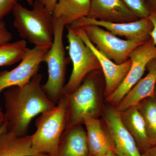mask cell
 <instances>
[{
	"mask_svg": "<svg viewBox=\"0 0 156 156\" xmlns=\"http://www.w3.org/2000/svg\"><path fill=\"white\" fill-rule=\"evenodd\" d=\"M42 80V75L37 73L25 86L4 91V115L9 132L17 136L27 135L34 118L56 105L43 90Z\"/></svg>",
	"mask_w": 156,
	"mask_h": 156,
	"instance_id": "6da1fadb",
	"label": "cell"
},
{
	"mask_svg": "<svg viewBox=\"0 0 156 156\" xmlns=\"http://www.w3.org/2000/svg\"><path fill=\"white\" fill-rule=\"evenodd\" d=\"M31 10L17 3L12 13L13 26L23 40L35 47L49 49L54 39V18L39 0H35Z\"/></svg>",
	"mask_w": 156,
	"mask_h": 156,
	"instance_id": "7a4b0ae2",
	"label": "cell"
},
{
	"mask_svg": "<svg viewBox=\"0 0 156 156\" xmlns=\"http://www.w3.org/2000/svg\"><path fill=\"white\" fill-rule=\"evenodd\" d=\"M67 97L63 94L53 108L42 113L36 120L35 132L31 135L32 147L37 153L54 156L66 128Z\"/></svg>",
	"mask_w": 156,
	"mask_h": 156,
	"instance_id": "3957f363",
	"label": "cell"
},
{
	"mask_svg": "<svg viewBox=\"0 0 156 156\" xmlns=\"http://www.w3.org/2000/svg\"><path fill=\"white\" fill-rule=\"evenodd\" d=\"M97 71L89 73L67 97L66 128L83 125L89 118H96L101 111L100 84Z\"/></svg>",
	"mask_w": 156,
	"mask_h": 156,
	"instance_id": "277c9868",
	"label": "cell"
},
{
	"mask_svg": "<svg viewBox=\"0 0 156 156\" xmlns=\"http://www.w3.org/2000/svg\"><path fill=\"white\" fill-rule=\"evenodd\" d=\"M66 26L64 20L54 18V39L53 44L45 54L44 62L48 66V76L42 87L52 102L58 103L63 96L67 58L63 43V31Z\"/></svg>",
	"mask_w": 156,
	"mask_h": 156,
	"instance_id": "5b68a950",
	"label": "cell"
},
{
	"mask_svg": "<svg viewBox=\"0 0 156 156\" xmlns=\"http://www.w3.org/2000/svg\"><path fill=\"white\" fill-rule=\"evenodd\" d=\"M66 27L69 53L73 66L70 76L64 88L63 94L68 95L81 85L89 73L101 69L98 59L92 50L77 34L74 29Z\"/></svg>",
	"mask_w": 156,
	"mask_h": 156,
	"instance_id": "8992f818",
	"label": "cell"
},
{
	"mask_svg": "<svg viewBox=\"0 0 156 156\" xmlns=\"http://www.w3.org/2000/svg\"><path fill=\"white\" fill-rule=\"evenodd\" d=\"M80 28L83 30L98 50L116 64H122L127 61L131 52L142 44L119 38L98 26L87 25Z\"/></svg>",
	"mask_w": 156,
	"mask_h": 156,
	"instance_id": "52a82bcc",
	"label": "cell"
},
{
	"mask_svg": "<svg viewBox=\"0 0 156 156\" xmlns=\"http://www.w3.org/2000/svg\"><path fill=\"white\" fill-rule=\"evenodd\" d=\"M155 57L156 46L151 39L133 50L129 55L131 63L128 74L115 91L105 98L106 101L112 106H116L142 78L148 63Z\"/></svg>",
	"mask_w": 156,
	"mask_h": 156,
	"instance_id": "ba28073f",
	"label": "cell"
},
{
	"mask_svg": "<svg viewBox=\"0 0 156 156\" xmlns=\"http://www.w3.org/2000/svg\"><path fill=\"white\" fill-rule=\"evenodd\" d=\"M98 26L116 36L124 37L126 40L143 44L151 39L153 28L152 23L148 17L128 23H112L101 21L85 17L78 20L70 25L71 28H79L84 26Z\"/></svg>",
	"mask_w": 156,
	"mask_h": 156,
	"instance_id": "9c48e42d",
	"label": "cell"
},
{
	"mask_svg": "<svg viewBox=\"0 0 156 156\" xmlns=\"http://www.w3.org/2000/svg\"><path fill=\"white\" fill-rule=\"evenodd\" d=\"M48 50L47 48L34 47L27 48L24 57L18 66L10 71L0 73V93L9 87H22L30 82L38 73L40 65Z\"/></svg>",
	"mask_w": 156,
	"mask_h": 156,
	"instance_id": "30bf717a",
	"label": "cell"
},
{
	"mask_svg": "<svg viewBox=\"0 0 156 156\" xmlns=\"http://www.w3.org/2000/svg\"><path fill=\"white\" fill-rule=\"evenodd\" d=\"M104 120L119 156H142L134 137L123 125L120 112L114 106H107Z\"/></svg>",
	"mask_w": 156,
	"mask_h": 156,
	"instance_id": "8fae6325",
	"label": "cell"
},
{
	"mask_svg": "<svg viewBox=\"0 0 156 156\" xmlns=\"http://www.w3.org/2000/svg\"><path fill=\"white\" fill-rule=\"evenodd\" d=\"M74 30L77 34L92 50L98 59L105 79L104 97H108L115 91L124 80L131 68V60L129 58L124 63L116 64L98 50L90 41L83 29L79 28Z\"/></svg>",
	"mask_w": 156,
	"mask_h": 156,
	"instance_id": "7c38bea8",
	"label": "cell"
},
{
	"mask_svg": "<svg viewBox=\"0 0 156 156\" xmlns=\"http://www.w3.org/2000/svg\"><path fill=\"white\" fill-rule=\"evenodd\" d=\"M87 17L112 23L133 22L139 19L121 0H91Z\"/></svg>",
	"mask_w": 156,
	"mask_h": 156,
	"instance_id": "4fadbf2b",
	"label": "cell"
},
{
	"mask_svg": "<svg viewBox=\"0 0 156 156\" xmlns=\"http://www.w3.org/2000/svg\"><path fill=\"white\" fill-rule=\"evenodd\" d=\"M146 70V76L141 78L115 107L118 111L123 112L131 107L136 106L141 101L154 96L156 84V57L148 62Z\"/></svg>",
	"mask_w": 156,
	"mask_h": 156,
	"instance_id": "5bb4252c",
	"label": "cell"
},
{
	"mask_svg": "<svg viewBox=\"0 0 156 156\" xmlns=\"http://www.w3.org/2000/svg\"><path fill=\"white\" fill-rule=\"evenodd\" d=\"M89 156H95L113 151L116 153L114 144L107 128L98 118H87L84 121Z\"/></svg>",
	"mask_w": 156,
	"mask_h": 156,
	"instance_id": "9a60e30c",
	"label": "cell"
},
{
	"mask_svg": "<svg viewBox=\"0 0 156 156\" xmlns=\"http://www.w3.org/2000/svg\"><path fill=\"white\" fill-rule=\"evenodd\" d=\"M54 156H89L86 130L82 125L66 129Z\"/></svg>",
	"mask_w": 156,
	"mask_h": 156,
	"instance_id": "2e32d148",
	"label": "cell"
},
{
	"mask_svg": "<svg viewBox=\"0 0 156 156\" xmlns=\"http://www.w3.org/2000/svg\"><path fill=\"white\" fill-rule=\"evenodd\" d=\"M119 112L123 125L134 137L140 152L143 153L151 145L144 120L137 106L131 107Z\"/></svg>",
	"mask_w": 156,
	"mask_h": 156,
	"instance_id": "e0dca14e",
	"label": "cell"
},
{
	"mask_svg": "<svg viewBox=\"0 0 156 156\" xmlns=\"http://www.w3.org/2000/svg\"><path fill=\"white\" fill-rule=\"evenodd\" d=\"M0 156H48L35 152L31 135L17 136L8 131L0 134Z\"/></svg>",
	"mask_w": 156,
	"mask_h": 156,
	"instance_id": "ac0fdd59",
	"label": "cell"
},
{
	"mask_svg": "<svg viewBox=\"0 0 156 156\" xmlns=\"http://www.w3.org/2000/svg\"><path fill=\"white\" fill-rule=\"evenodd\" d=\"M90 4L91 0H58L52 14L53 18L63 19L66 26L70 25L88 16Z\"/></svg>",
	"mask_w": 156,
	"mask_h": 156,
	"instance_id": "d6986e66",
	"label": "cell"
},
{
	"mask_svg": "<svg viewBox=\"0 0 156 156\" xmlns=\"http://www.w3.org/2000/svg\"><path fill=\"white\" fill-rule=\"evenodd\" d=\"M143 118L151 147L156 145V98H147L136 105Z\"/></svg>",
	"mask_w": 156,
	"mask_h": 156,
	"instance_id": "ffe728a7",
	"label": "cell"
},
{
	"mask_svg": "<svg viewBox=\"0 0 156 156\" xmlns=\"http://www.w3.org/2000/svg\"><path fill=\"white\" fill-rule=\"evenodd\" d=\"M24 40L0 44V66H9L21 61L27 49Z\"/></svg>",
	"mask_w": 156,
	"mask_h": 156,
	"instance_id": "44dd1931",
	"label": "cell"
},
{
	"mask_svg": "<svg viewBox=\"0 0 156 156\" xmlns=\"http://www.w3.org/2000/svg\"><path fill=\"white\" fill-rule=\"evenodd\" d=\"M139 19L149 17L150 10L146 0H121Z\"/></svg>",
	"mask_w": 156,
	"mask_h": 156,
	"instance_id": "7402d4cb",
	"label": "cell"
},
{
	"mask_svg": "<svg viewBox=\"0 0 156 156\" xmlns=\"http://www.w3.org/2000/svg\"><path fill=\"white\" fill-rule=\"evenodd\" d=\"M18 0H0V22L13 11Z\"/></svg>",
	"mask_w": 156,
	"mask_h": 156,
	"instance_id": "603a6c76",
	"label": "cell"
},
{
	"mask_svg": "<svg viewBox=\"0 0 156 156\" xmlns=\"http://www.w3.org/2000/svg\"><path fill=\"white\" fill-rule=\"evenodd\" d=\"M12 38V34L6 27L5 23L3 20L0 22V44L8 43Z\"/></svg>",
	"mask_w": 156,
	"mask_h": 156,
	"instance_id": "cb8c5ba5",
	"label": "cell"
},
{
	"mask_svg": "<svg viewBox=\"0 0 156 156\" xmlns=\"http://www.w3.org/2000/svg\"><path fill=\"white\" fill-rule=\"evenodd\" d=\"M152 23L153 28L151 33V38L154 45L156 46V11H150L148 17Z\"/></svg>",
	"mask_w": 156,
	"mask_h": 156,
	"instance_id": "d4e9b609",
	"label": "cell"
},
{
	"mask_svg": "<svg viewBox=\"0 0 156 156\" xmlns=\"http://www.w3.org/2000/svg\"><path fill=\"white\" fill-rule=\"evenodd\" d=\"M45 6L46 9L52 13L58 0H39Z\"/></svg>",
	"mask_w": 156,
	"mask_h": 156,
	"instance_id": "484cf974",
	"label": "cell"
},
{
	"mask_svg": "<svg viewBox=\"0 0 156 156\" xmlns=\"http://www.w3.org/2000/svg\"><path fill=\"white\" fill-rule=\"evenodd\" d=\"M142 156H156V145L151 146L141 154Z\"/></svg>",
	"mask_w": 156,
	"mask_h": 156,
	"instance_id": "4316f807",
	"label": "cell"
},
{
	"mask_svg": "<svg viewBox=\"0 0 156 156\" xmlns=\"http://www.w3.org/2000/svg\"><path fill=\"white\" fill-rule=\"evenodd\" d=\"M150 11H156V0H146Z\"/></svg>",
	"mask_w": 156,
	"mask_h": 156,
	"instance_id": "83f0119b",
	"label": "cell"
},
{
	"mask_svg": "<svg viewBox=\"0 0 156 156\" xmlns=\"http://www.w3.org/2000/svg\"><path fill=\"white\" fill-rule=\"evenodd\" d=\"M5 122V115L2 107L0 106V128H2Z\"/></svg>",
	"mask_w": 156,
	"mask_h": 156,
	"instance_id": "f1b7e54d",
	"label": "cell"
},
{
	"mask_svg": "<svg viewBox=\"0 0 156 156\" xmlns=\"http://www.w3.org/2000/svg\"><path fill=\"white\" fill-rule=\"evenodd\" d=\"M95 156H119L115 152L113 151L108 152L106 153L102 154L99 155Z\"/></svg>",
	"mask_w": 156,
	"mask_h": 156,
	"instance_id": "f546056e",
	"label": "cell"
},
{
	"mask_svg": "<svg viewBox=\"0 0 156 156\" xmlns=\"http://www.w3.org/2000/svg\"><path fill=\"white\" fill-rule=\"evenodd\" d=\"M6 131H7V125H6L5 122L3 126H2V128H0V134Z\"/></svg>",
	"mask_w": 156,
	"mask_h": 156,
	"instance_id": "4dcf8cb0",
	"label": "cell"
},
{
	"mask_svg": "<svg viewBox=\"0 0 156 156\" xmlns=\"http://www.w3.org/2000/svg\"><path fill=\"white\" fill-rule=\"evenodd\" d=\"M26 1L28 3L29 5H30L32 6L33 5L34 0H26Z\"/></svg>",
	"mask_w": 156,
	"mask_h": 156,
	"instance_id": "1f68e13d",
	"label": "cell"
},
{
	"mask_svg": "<svg viewBox=\"0 0 156 156\" xmlns=\"http://www.w3.org/2000/svg\"><path fill=\"white\" fill-rule=\"evenodd\" d=\"M154 95L155 97L156 98V84L155 87L154 92Z\"/></svg>",
	"mask_w": 156,
	"mask_h": 156,
	"instance_id": "d6a6232c",
	"label": "cell"
}]
</instances>
